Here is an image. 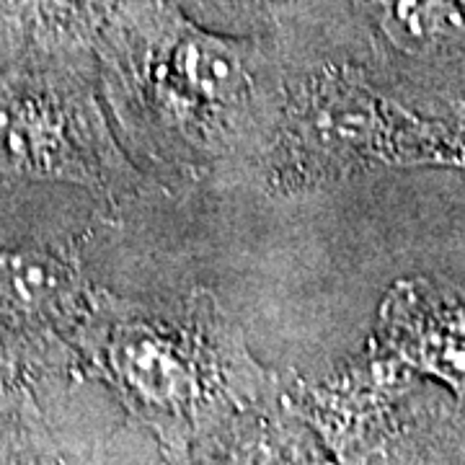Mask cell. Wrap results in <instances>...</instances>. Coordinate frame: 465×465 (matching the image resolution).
Listing matches in <instances>:
<instances>
[{"label": "cell", "mask_w": 465, "mask_h": 465, "mask_svg": "<svg viewBox=\"0 0 465 465\" xmlns=\"http://www.w3.org/2000/svg\"><path fill=\"white\" fill-rule=\"evenodd\" d=\"M75 367L153 434L163 465H194L235 421L277 409L284 388L210 290L145 305L96 287L75 336Z\"/></svg>", "instance_id": "cell-1"}, {"label": "cell", "mask_w": 465, "mask_h": 465, "mask_svg": "<svg viewBox=\"0 0 465 465\" xmlns=\"http://www.w3.org/2000/svg\"><path fill=\"white\" fill-rule=\"evenodd\" d=\"M101 91L124 150L202 179L220 166L262 161L282 84L266 75L249 42L161 11L106 47Z\"/></svg>", "instance_id": "cell-2"}, {"label": "cell", "mask_w": 465, "mask_h": 465, "mask_svg": "<svg viewBox=\"0 0 465 465\" xmlns=\"http://www.w3.org/2000/svg\"><path fill=\"white\" fill-rule=\"evenodd\" d=\"M282 192L385 168H458L448 122L414 112L354 65H323L282 84L274 133L259 161Z\"/></svg>", "instance_id": "cell-3"}, {"label": "cell", "mask_w": 465, "mask_h": 465, "mask_svg": "<svg viewBox=\"0 0 465 465\" xmlns=\"http://www.w3.org/2000/svg\"><path fill=\"white\" fill-rule=\"evenodd\" d=\"M34 182L81 186L109 207L150 186L94 85L45 67L0 70V192Z\"/></svg>", "instance_id": "cell-4"}, {"label": "cell", "mask_w": 465, "mask_h": 465, "mask_svg": "<svg viewBox=\"0 0 465 465\" xmlns=\"http://www.w3.org/2000/svg\"><path fill=\"white\" fill-rule=\"evenodd\" d=\"M96 287L73 241L0 246V360L75 367V336Z\"/></svg>", "instance_id": "cell-5"}, {"label": "cell", "mask_w": 465, "mask_h": 465, "mask_svg": "<svg viewBox=\"0 0 465 465\" xmlns=\"http://www.w3.org/2000/svg\"><path fill=\"white\" fill-rule=\"evenodd\" d=\"M419 381L365 349L323 381H284L282 403L341 465H370L409 427Z\"/></svg>", "instance_id": "cell-6"}, {"label": "cell", "mask_w": 465, "mask_h": 465, "mask_svg": "<svg viewBox=\"0 0 465 465\" xmlns=\"http://www.w3.org/2000/svg\"><path fill=\"white\" fill-rule=\"evenodd\" d=\"M367 349L414 381L445 385L455 403H465V287L427 274L393 282Z\"/></svg>", "instance_id": "cell-7"}, {"label": "cell", "mask_w": 465, "mask_h": 465, "mask_svg": "<svg viewBox=\"0 0 465 465\" xmlns=\"http://www.w3.org/2000/svg\"><path fill=\"white\" fill-rule=\"evenodd\" d=\"M382 42L414 63L465 60V0H362Z\"/></svg>", "instance_id": "cell-8"}, {"label": "cell", "mask_w": 465, "mask_h": 465, "mask_svg": "<svg viewBox=\"0 0 465 465\" xmlns=\"http://www.w3.org/2000/svg\"><path fill=\"white\" fill-rule=\"evenodd\" d=\"M194 465H341L282 403L235 421Z\"/></svg>", "instance_id": "cell-9"}, {"label": "cell", "mask_w": 465, "mask_h": 465, "mask_svg": "<svg viewBox=\"0 0 465 465\" xmlns=\"http://www.w3.org/2000/svg\"><path fill=\"white\" fill-rule=\"evenodd\" d=\"M381 460L385 465H465V403H455L427 424L409 421Z\"/></svg>", "instance_id": "cell-10"}, {"label": "cell", "mask_w": 465, "mask_h": 465, "mask_svg": "<svg viewBox=\"0 0 465 465\" xmlns=\"http://www.w3.org/2000/svg\"><path fill=\"white\" fill-rule=\"evenodd\" d=\"M437 116H442L455 134V143L460 150V171H465V84H452V94L445 101V114Z\"/></svg>", "instance_id": "cell-11"}, {"label": "cell", "mask_w": 465, "mask_h": 465, "mask_svg": "<svg viewBox=\"0 0 465 465\" xmlns=\"http://www.w3.org/2000/svg\"><path fill=\"white\" fill-rule=\"evenodd\" d=\"M47 3L54 5V8H75V5H81L85 0H47Z\"/></svg>", "instance_id": "cell-12"}]
</instances>
